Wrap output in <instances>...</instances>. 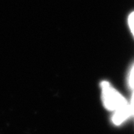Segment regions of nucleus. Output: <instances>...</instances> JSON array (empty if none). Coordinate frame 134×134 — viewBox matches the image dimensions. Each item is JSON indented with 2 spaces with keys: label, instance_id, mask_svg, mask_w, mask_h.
I'll use <instances>...</instances> for the list:
<instances>
[{
  "label": "nucleus",
  "instance_id": "7ed1b4c3",
  "mask_svg": "<svg viewBox=\"0 0 134 134\" xmlns=\"http://www.w3.org/2000/svg\"><path fill=\"white\" fill-rule=\"evenodd\" d=\"M129 87L134 90V65L132 67V69L131 70L130 74H129Z\"/></svg>",
  "mask_w": 134,
  "mask_h": 134
},
{
  "label": "nucleus",
  "instance_id": "20e7f679",
  "mask_svg": "<svg viewBox=\"0 0 134 134\" xmlns=\"http://www.w3.org/2000/svg\"><path fill=\"white\" fill-rule=\"evenodd\" d=\"M129 27L132 31V33L134 36V12H132L129 18Z\"/></svg>",
  "mask_w": 134,
  "mask_h": 134
},
{
  "label": "nucleus",
  "instance_id": "f257e3e1",
  "mask_svg": "<svg viewBox=\"0 0 134 134\" xmlns=\"http://www.w3.org/2000/svg\"><path fill=\"white\" fill-rule=\"evenodd\" d=\"M101 87L103 103L108 110L115 111L129 104L126 99L117 91L115 90L109 82H103L101 83Z\"/></svg>",
  "mask_w": 134,
  "mask_h": 134
},
{
  "label": "nucleus",
  "instance_id": "f03ea898",
  "mask_svg": "<svg viewBox=\"0 0 134 134\" xmlns=\"http://www.w3.org/2000/svg\"><path fill=\"white\" fill-rule=\"evenodd\" d=\"M131 116H132L131 110L129 108V104H128L127 106H124L123 108L117 109L116 111H115V113L111 118V120L114 124L120 125V124L124 122Z\"/></svg>",
  "mask_w": 134,
  "mask_h": 134
},
{
  "label": "nucleus",
  "instance_id": "39448f33",
  "mask_svg": "<svg viewBox=\"0 0 134 134\" xmlns=\"http://www.w3.org/2000/svg\"><path fill=\"white\" fill-rule=\"evenodd\" d=\"M129 108H130V110H131L132 116H134V90H133L132 96V99H131V103L129 104Z\"/></svg>",
  "mask_w": 134,
  "mask_h": 134
}]
</instances>
